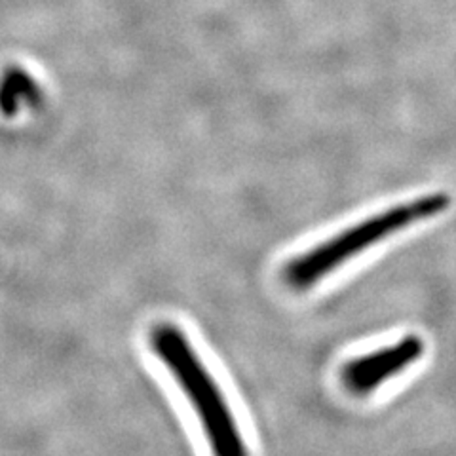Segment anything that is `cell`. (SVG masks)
I'll return each mask as SVG.
<instances>
[{
	"label": "cell",
	"mask_w": 456,
	"mask_h": 456,
	"mask_svg": "<svg viewBox=\"0 0 456 456\" xmlns=\"http://www.w3.org/2000/svg\"><path fill=\"white\" fill-rule=\"evenodd\" d=\"M40 102V90L37 82L23 69H10L0 80V112L4 117L18 114L23 105L37 107Z\"/></svg>",
	"instance_id": "277c9868"
},
{
	"label": "cell",
	"mask_w": 456,
	"mask_h": 456,
	"mask_svg": "<svg viewBox=\"0 0 456 456\" xmlns=\"http://www.w3.org/2000/svg\"><path fill=\"white\" fill-rule=\"evenodd\" d=\"M451 198L445 192H432L407 200L397 206L375 213L345 231L327 238L308 251L298 253L283 266V281L295 291H306L331 276L335 270L354 261L355 256L370 249L390 236L403 232L405 228L445 213Z\"/></svg>",
	"instance_id": "6da1fadb"
},
{
	"label": "cell",
	"mask_w": 456,
	"mask_h": 456,
	"mask_svg": "<svg viewBox=\"0 0 456 456\" xmlns=\"http://www.w3.org/2000/svg\"><path fill=\"white\" fill-rule=\"evenodd\" d=\"M151 348L189 399L211 456H251L232 407L184 331L174 323L156 325Z\"/></svg>",
	"instance_id": "7a4b0ae2"
},
{
	"label": "cell",
	"mask_w": 456,
	"mask_h": 456,
	"mask_svg": "<svg viewBox=\"0 0 456 456\" xmlns=\"http://www.w3.org/2000/svg\"><path fill=\"white\" fill-rule=\"evenodd\" d=\"M424 354V340L409 333L388 346L377 348L346 362L340 369V380L354 395H367L387 384L390 379L402 375Z\"/></svg>",
	"instance_id": "3957f363"
}]
</instances>
